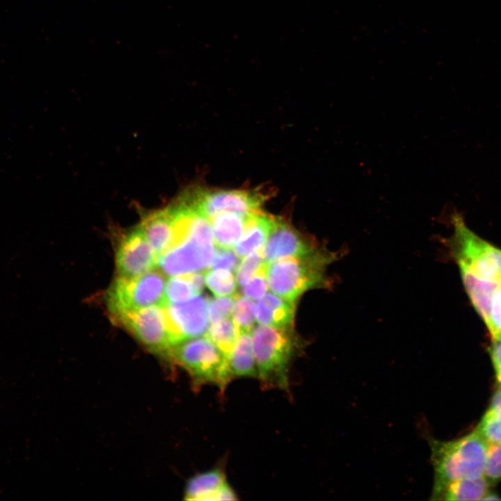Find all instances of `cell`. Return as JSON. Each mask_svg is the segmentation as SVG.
<instances>
[{
  "label": "cell",
  "instance_id": "1",
  "mask_svg": "<svg viewBox=\"0 0 501 501\" xmlns=\"http://www.w3.org/2000/svg\"><path fill=\"white\" fill-rule=\"evenodd\" d=\"M434 477L431 500H439L445 488L462 479L484 475L488 443L476 431L453 440L427 437Z\"/></svg>",
  "mask_w": 501,
  "mask_h": 501
},
{
  "label": "cell",
  "instance_id": "2",
  "mask_svg": "<svg viewBox=\"0 0 501 501\" xmlns=\"http://www.w3.org/2000/svg\"><path fill=\"white\" fill-rule=\"evenodd\" d=\"M342 256L319 247L309 254L287 257L267 264L266 277L271 291L294 302L308 289L328 288L331 285L327 267Z\"/></svg>",
  "mask_w": 501,
  "mask_h": 501
},
{
  "label": "cell",
  "instance_id": "3",
  "mask_svg": "<svg viewBox=\"0 0 501 501\" xmlns=\"http://www.w3.org/2000/svg\"><path fill=\"white\" fill-rule=\"evenodd\" d=\"M257 379L263 388L289 393V367L304 344L290 328L260 325L251 331Z\"/></svg>",
  "mask_w": 501,
  "mask_h": 501
},
{
  "label": "cell",
  "instance_id": "4",
  "mask_svg": "<svg viewBox=\"0 0 501 501\" xmlns=\"http://www.w3.org/2000/svg\"><path fill=\"white\" fill-rule=\"evenodd\" d=\"M168 358L187 372L195 390L211 384L223 393L232 381L225 356L206 335L175 345Z\"/></svg>",
  "mask_w": 501,
  "mask_h": 501
},
{
  "label": "cell",
  "instance_id": "5",
  "mask_svg": "<svg viewBox=\"0 0 501 501\" xmlns=\"http://www.w3.org/2000/svg\"><path fill=\"white\" fill-rule=\"evenodd\" d=\"M215 250L211 222L196 209L183 239L159 257L158 266L170 276L202 271L210 267Z\"/></svg>",
  "mask_w": 501,
  "mask_h": 501
},
{
  "label": "cell",
  "instance_id": "6",
  "mask_svg": "<svg viewBox=\"0 0 501 501\" xmlns=\"http://www.w3.org/2000/svg\"><path fill=\"white\" fill-rule=\"evenodd\" d=\"M452 223L454 232L447 244L457 264L482 278L501 280V250L472 232L461 214H454Z\"/></svg>",
  "mask_w": 501,
  "mask_h": 501
},
{
  "label": "cell",
  "instance_id": "7",
  "mask_svg": "<svg viewBox=\"0 0 501 501\" xmlns=\"http://www.w3.org/2000/svg\"><path fill=\"white\" fill-rule=\"evenodd\" d=\"M166 279L155 269L134 277L119 276L107 292L110 312L166 305Z\"/></svg>",
  "mask_w": 501,
  "mask_h": 501
},
{
  "label": "cell",
  "instance_id": "8",
  "mask_svg": "<svg viewBox=\"0 0 501 501\" xmlns=\"http://www.w3.org/2000/svg\"><path fill=\"white\" fill-rule=\"evenodd\" d=\"M112 318L151 352L165 356L175 346L164 305L111 312Z\"/></svg>",
  "mask_w": 501,
  "mask_h": 501
},
{
  "label": "cell",
  "instance_id": "9",
  "mask_svg": "<svg viewBox=\"0 0 501 501\" xmlns=\"http://www.w3.org/2000/svg\"><path fill=\"white\" fill-rule=\"evenodd\" d=\"M262 193L247 190L198 191L186 200L209 220L223 212L244 216L260 212L264 200Z\"/></svg>",
  "mask_w": 501,
  "mask_h": 501
},
{
  "label": "cell",
  "instance_id": "10",
  "mask_svg": "<svg viewBox=\"0 0 501 501\" xmlns=\"http://www.w3.org/2000/svg\"><path fill=\"white\" fill-rule=\"evenodd\" d=\"M207 303L206 297L199 294L185 302L164 305L175 345L206 334L209 321Z\"/></svg>",
  "mask_w": 501,
  "mask_h": 501
},
{
  "label": "cell",
  "instance_id": "11",
  "mask_svg": "<svg viewBox=\"0 0 501 501\" xmlns=\"http://www.w3.org/2000/svg\"><path fill=\"white\" fill-rule=\"evenodd\" d=\"M158 261V256L138 228L125 235L117 249L116 262L119 276L145 273L154 270Z\"/></svg>",
  "mask_w": 501,
  "mask_h": 501
},
{
  "label": "cell",
  "instance_id": "12",
  "mask_svg": "<svg viewBox=\"0 0 501 501\" xmlns=\"http://www.w3.org/2000/svg\"><path fill=\"white\" fill-rule=\"evenodd\" d=\"M319 246L282 219L273 218L268 239L262 248L266 264L276 260L309 254Z\"/></svg>",
  "mask_w": 501,
  "mask_h": 501
},
{
  "label": "cell",
  "instance_id": "13",
  "mask_svg": "<svg viewBox=\"0 0 501 501\" xmlns=\"http://www.w3.org/2000/svg\"><path fill=\"white\" fill-rule=\"evenodd\" d=\"M156 253L158 258L168 251L173 236L170 207L149 214L138 227Z\"/></svg>",
  "mask_w": 501,
  "mask_h": 501
},
{
  "label": "cell",
  "instance_id": "14",
  "mask_svg": "<svg viewBox=\"0 0 501 501\" xmlns=\"http://www.w3.org/2000/svg\"><path fill=\"white\" fill-rule=\"evenodd\" d=\"M458 266L468 295L487 326L492 299L495 291L501 285V280L482 278L464 266Z\"/></svg>",
  "mask_w": 501,
  "mask_h": 501
},
{
  "label": "cell",
  "instance_id": "15",
  "mask_svg": "<svg viewBox=\"0 0 501 501\" xmlns=\"http://www.w3.org/2000/svg\"><path fill=\"white\" fill-rule=\"evenodd\" d=\"M294 313V302L273 293H266L256 305V319L260 325L290 328Z\"/></svg>",
  "mask_w": 501,
  "mask_h": 501
},
{
  "label": "cell",
  "instance_id": "16",
  "mask_svg": "<svg viewBox=\"0 0 501 501\" xmlns=\"http://www.w3.org/2000/svg\"><path fill=\"white\" fill-rule=\"evenodd\" d=\"M225 472L215 467L191 477L186 484L184 499L187 500H218L219 493L227 484Z\"/></svg>",
  "mask_w": 501,
  "mask_h": 501
},
{
  "label": "cell",
  "instance_id": "17",
  "mask_svg": "<svg viewBox=\"0 0 501 501\" xmlns=\"http://www.w3.org/2000/svg\"><path fill=\"white\" fill-rule=\"evenodd\" d=\"M273 221V217L260 212L248 216L244 234L234 246V252L240 258L263 248L269 235Z\"/></svg>",
  "mask_w": 501,
  "mask_h": 501
},
{
  "label": "cell",
  "instance_id": "18",
  "mask_svg": "<svg viewBox=\"0 0 501 501\" xmlns=\"http://www.w3.org/2000/svg\"><path fill=\"white\" fill-rule=\"evenodd\" d=\"M227 363L231 380L239 377L257 379L251 332H241Z\"/></svg>",
  "mask_w": 501,
  "mask_h": 501
},
{
  "label": "cell",
  "instance_id": "19",
  "mask_svg": "<svg viewBox=\"0 0 501 501\" xmlns=\"http://www.w3.org/2000/svg\"><path fill=\"white\" fill-rule=\"evenodd\" d=\"M248 216L223 212L212 218L209 221L214 244L218 248H232L244 234Z\"/></svg>",
  "mask_w": 501,
  "mask_h": 501
},
{
  "label": "cell",
  "instance_id": "20",
  "mask_svg": "<svg viewBox=\"0 0 501 501\" xmlns=\"http://www.w3.org/2000/svg\"><path fill=\"white\" fill-rule=\"evenodd\" d=\"M491 484L484 475L474 479H462L450 483L439 500H479L489 491Z\"/></svg>",
  "mask_w": 501,
  "mask_h": 501
},
{
  "label": "cell",
  "instance_id": "21",
  "mask_svg": "<svg viewBox=\"0 0 501 501\" xmlns=\"http://www.w3.org/2000/svg\"><path fill=\"white\" fill-rule=\"evenodd\" d=\"M241 331L230 317L212 323L205 335L221 350L228 360L240 335Z\"/></svg>",
  "mask_w": 501,
  "mask_h": 501
},
{
  "label": "cell",
  "instance_id": "22",
  "mask_svg": "<svg viewBox=\"0 0 501 501\" xmlns=\"http://www.w3.org/2000/svg\"><path fill=\"white\" fill-rule=\"evenodd\" d=\"M205 284L217 296L233 295L237 280L232 271L224 269H209L205 275Z\"/></svg>",
  "mask_w": 501,
  "mask_h": 501
},
{
  "label": "cell",
  "instance_id": "23",
  "mask_svg": "<svg viewBox=\"0 0 501 501\" xmlns=\"http://www.w3.org/2000/svg\"><path fill=\"white\" fill-rule=\"evenodd\" d=\"M198 295L186 274L172 276L166 283V304L185 302Z\"/></svg>",
  "mask_w": 501,
  "mask_h": 501
},
{
  "label": "cell",
  "instance_id": "24",
  "mask_svg": "<svg viewBox=\"0 0 501 501\" xmlns=\"http://www.w3.org/2000/svg\"><path fill=\"white\" fill-rule=\"evenodd\" d=\"M231 316L241 332H251L256 318V304L245 296L236 295Z\"/></svg>",
  "mask_w": 501,
  "mask_h": 501
},
{
  "label": "cell",
  "instance_id": "25",
  "mask_svg": "<svg viewBox=\"0 0 501 501\" xmlns=\"http://www.w3.org/2000/svg\"><path fill=\"white\" fill-rule=\"evenodd\" d=\"M266 264L262 255V248L252 252L243 257V260L236 269L237 284L241 287L244 285Z\"/></svg>",
  "mask_w": 501,
  "mask_h": 501
},
{
  "label": "cell",
  "instance_id": "26",
  "mask_svg": "<svg viewBox=\"0 0 501 501\" xmlns=\"http://www.w3.org/2000/svg\"><path fill=\"white\" fill-rule=\"evenodd\" d=\"M484 475L491 486L501 480V443H488Z\"/></svg>",
  "mask_w": 501,
  "mask_h": 501
},
{
  "label": "cell",
  "instance_id": "27",
  "mask_svg": "<svg viewBox=\"0 0 501 501\" xmlns=\"http://www.w3.org/2000/svg\"><path fill=\"white\" fill-rule=\"evenodd\" d=\"M235 301V296H219L210 299L207 303V313L211 324L217 322L231 315Z\"/></svg>",
  "mask_w": 501,
  "mask_h": 501
},
{
  "label": "cell",
  "instance_id": "28",
  "mask_svg": "<svg viewBox=\"0 0 501 501\" xmlns=\"http://www.w3.org/2000/svg\"><path fill=\"white\" fill-rule=\"evenodd\" d=\"M475 430L488 443H501V420L488 411Z\"/></svg>",
  "mask_w": 501,
  "mask_h": 501
},
{
  "label": "cell",
  "instance_id": "29",
  "mask_svg": "<svg viewBox=\"0 0 501 501\" xmlns=\"http://www.w3.org/2000/svg\"><path fill=\"white\" fill-rule=\"evenodd\" d=\"M266 266L262 267L247 283L241 286L244 296L251 300H260L267 292L268 283Z\"/></svg>",
  "mask_w": 501,
  "mask_h": 501
},
{
  "label": "cell",
  "instance_id": "30",
  "mask_svg": "<svg viewBox=\"0 0 501 501\" xmlns=\"http://www.w3.org/2000/svg\"><path fill=\"white\" fill-rule=\"evenodd\" d=\"M240 257L232 248H218L215 250V254L210 265L211 269H224L230 271H235L239 263Z\"/></svg>",
  "mask_w": 501,
  "mask_h": 501
},
{
  "label": "cell",
  "instance_id": "31",
  "mask_svg": "<svg viewBox=\"0 0 501 501\" xmlns=\"http://www.w3.org/2000/svg\"><path fill=\"white\" fill-rule=\"evenodd\" d=\"M487 328L492 337L501 335V285L492 299Z\"/></svg>",
  "mask_w": 501,
  "mask_h": 501
},
{
  "label": "cell",
  "instance_id": "32",
  "mask_svg": "<svg viewBox=\"0 0 501 501\" xmlns=\"http://www.w3.org/2000/svg\"><path fill=\"white\" fill-rule=\"evenodd\" d=\"M490 354L497 379L501 383V335L492 337Z\"/></svg>",
  "mask_w": 501,
  "mask_h": 501
},
{
  "label": "cell",
  "instance_id": "33",
  "mask_svg": "<svg viewBox=\"0 0 501 501\" xmlns=\"http://www.w3.org/2000/svg\"><path fill=\"white\" fill-rule=\"evenodd\" d=\"M186 276L196 292L198 294H200L205 286V276L201 273V271L186 273Z\"/></svg>",
  "mask_w": 501,
  "mask_h": 501
},
{
  "label": "cell",
  "instance_id": "34",
  "mask_svg": "<svg viewBox=\"0 0 501 501\" xmlns=\"http://www.w3.org/2000/svg\"><path fill=\"white\" fill-rule=\"evenodd\" d=\"M488 411L501 419V387L495 392Z\"/></svg>",
  "mask_w": 501,
  "mask_h": 501
},
{
  "label": "cell",
  "instance_id": "35",
  "mask_svg": "<svg viewBox=\"0 0 501 501\" xmlns=\"http://www.w3.org/2000/svg\"><path fill=\"white\" fill-rule=\"evenodd\" d=\"M482 500H500L501 498L498 495L490 493L489 491L482 499Z\"/></svg>",
  "mask_w": 501,
  "mask_h": 501
}]
</instances>
